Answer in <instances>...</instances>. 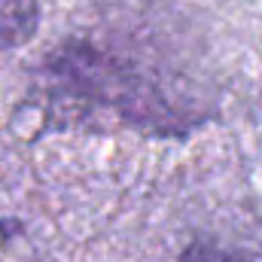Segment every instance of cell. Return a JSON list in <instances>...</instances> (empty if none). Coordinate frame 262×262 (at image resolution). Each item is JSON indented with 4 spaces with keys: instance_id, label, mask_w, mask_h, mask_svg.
<instances>
[{
    "instance_id": "obj_2",
    "label": "cell",
    "mask_w": 262,
    "mask_h": 262,
    "mask_svg": "<svg viewBox=\"0 0 262 262\" xmlns=\"http://www.w3.org/2000/svg\"><path fill=\"white\" fill-rule=\"evenodd\" d=\"M180 262H262V256L247 253V250L216 247V244H195L180 256Z\"/></svg>"
},
{
    "instance_id": "obj_1",
    "label": "cell",
    "mask_w": 262,
    "mask_h": 262,
    "mask_svg": "<svg viewBox=\"0 0 262 262\" xmlns=\"http://www.w3.org/2000/svg\"><path fill=\"white\" fill-rule=\"evenodd\" d=\"M37 31V0H0V52L21 46Z\"/></svg>"
}]
</instances>
